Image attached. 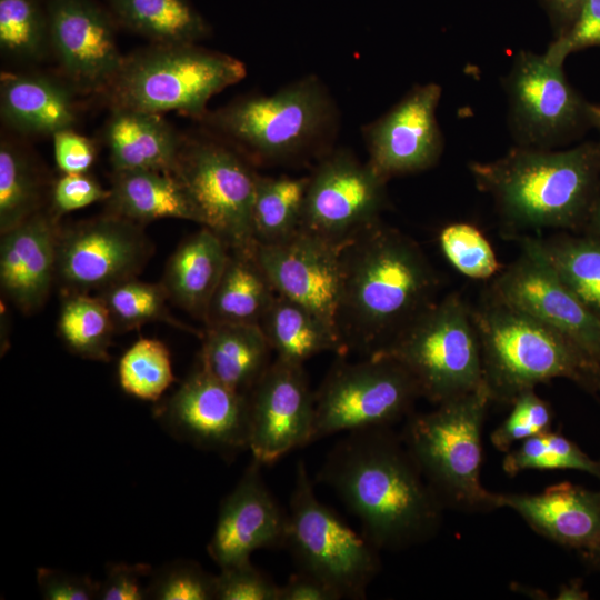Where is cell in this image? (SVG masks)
I'll list each match as a JSON object with an SVG mask.
<instances>
[{
  "mask_svg": "<svg viewBox=\"0 0 600 600\" xmlns=\"http://www.w3.org/2000/svg\"><path fill=\"white\" fill-rule=\"evenodd\" d=\"M318 480L332 488L378 549L430 540L444 507L390 427L347 432L328 452Z\"/></svg>",
  "mask_w": 600,
  "mask_h": 600,
  "instance_id": "cell-1",
  "label": "cell"
},
{
  "mask_svg": "<svg viewBox=\"0 0 600 600\" xmlns=\"http://www.w3.org/2000/svg\"><path fill=\"white\" fill-rule=\"evenodd\" d=\"M439 279L419 246L381 221L341 248L337 327L344 349L380 351L436 301Z\"/></svg>",
  "mask_w": 600,
  "mask_h": 600,
  "instance_id": "cell-2",
  "label": "cell"
},
{
  "mask_svg": "<svg viewBox=\"0 0 600 600\" xmlns=\"http://www.w3.org/2000/svg\"><path fill=\"white\" fill-rule=\"evenodd\" d=\"M469 170L492 199L506 234L576 232L584 229L600 184V140L560 150L514 146Z\"/></svg>",
  "mask_w": 600,
  "mask_h": 600,
  "instance_id": "cell-3",
  "label": "cell"
},
{
  "mask_svg": "<svg viewBox=\"0 0 600 600\" xmlns=\"http://www.w3.org/2000/svg\"><path fill=\"white\" fill-rule=\"evenodd\" d=\"M198 120L247 160L277 164L328 153L339 111L321 79L309 74L271 94H250L208 110Z\"/></svg>",
  "mask_w": 600,
  "mask_h": 600,
  "instance_id": "cell-4",
  "label": "cell"
},
{
  "mask_svg": "<svg viewBox=\"0 0 600 600\" xmlns=\"http://www.w3.org/2000/svg\"><path fill=\"white\" fill-rule=\"evenodd\" d=\"M471 316L491 402L511 404L521 392L556 378L599 392L600 366L553 328L490 290L471 307Z\"/></svg>",
  "mask_w": 600,
  "mask_h": 600,
  "instance_id": "cell-5",
  "label": "cell"
},
{
  "mask_svg": "<svg viewBox=\"0 0 600 600\" xmlns=\"http://www.w3.org/2000/svg\"><path fill=\"white\" fill-rule=\"evenodd\" d=\"M490 397L481 388L410 413L401 439L444 509L487 512L497 493L481 483L482 428Z\"/></svg>",
  "mask_w": 600,
  "mask_h": 600,
  "instance_id": "cell-6",
  "label": "cell"
},
{
  "mask_svg": "<svg viewBox=\"0 0 600 600\" xmlns=\"http://www.w3.org/2000/svg\"><path fill=\"white\" fill-rule=\"evenodd\" d=\"M246 76L242 61L198 43H152L124 57L101 93L111 108L179 111L199 119L213 96Z\"/></svg>",
  "mask_w": 600,
  "mask_h": 600,
  "instance_id": "cell-7",
  "label": "cell"
},
{
  "mask_svg": "<svg viewBox=\"0 0 600 600\" xmlns=\"http://www.w3.org/2000/svg\"><path fill=\"white\" fill-rule=\"evenodd\" d=\"M376 354L399 362L416 381L420 396L436 404L483 386L471 307L458 292L432 302Z\"/></svg>",
  "mask_w": 600,
  "mask_h": 600,
  "instance_id": "cell-8",
  "label": "cell"
},
{
  "mask_svg": "<svg viewBox=\"0 0 600 600\" xmlns=\"http://www.w3.org/2000/svg\"><path fill=\"white\" fill-rule=\"evenodd\" d=\"M286 546L299 571L333 588L342 599H363L380 571L378 550L316 496L298 461L290 497Z\"/></svg>",
  "mask_w": 600,
  "mask_h": 600,
  "instance_id": "cell-9",
  "label": "cell"
},
{
  "mask_svg": "<svg viewBox=\"0 0 600 600\" xmlns=\"http://www.w3.org/2000/svg\"><path fill=\"white\" fill-rule=\"evenodd\" d=\"M502 87L508 127L516 146L558 149L597 129L598 103L584 99L567 80L563 64L520 50Z\"/></svg>",
  "mask_w": 600,
  "mask_h": 600,
  "instance_id": "cell-10",
  "label": "cell"
},
{
  "mask_svg": "<svg viewBox=\"0 0 600 600\" xmlns=\"http://www.w3.org/2000/svg\"><path fill=\"white\" fill-rule=\"evenodd\" d=\"M419 397L411 374L389 357L376 354L356 363L338 361L314 392L310 444L342 431L390 427L410 414Z\"/></svg>",
  "mask_w": 600,
  "mask_h": 600,
  "instance_id": "cell-11",
  "label": "cell"
},
{
  "mask_svg": "<svg viewBox=\"0 0 600 600\" xmlns=\"http://www.w3.org/2000/svg\"><path fill=\"white\" fill-rule=\"evenodd\" d=\"M172 173L230 250L253 253L252 203L258 173L219 138H183Z\"/></svg>",
  "mask_w": 600,
  "mask_h": 600,
  "instance_id": "cell-12",
  "label": "cell"
},
{
  "mask_svg": "<svg viewBox=\"0 0 600 600\" xmlns=\"http://www.w3.org/2000/svg\"><path fill=\"white\" fill-rule=\"evenodd\" d=\"M387 182L351 152L330 150L309 174L300 230L343 246L380 221Z\"/></svg>",
  "mask_w": 600,
  "mask_h": 600,
  "instance_id": "cell-13",
  "label": "cell"
},
{
  "mask_svg": "<svg viewBox=\"0 0 600 600\" xmlns=\"http://www.w3.org/2000/svg\"><path fill=\"white\" fill-rule=\"evenodd\" d=\"M519 257L494 278L489 290L573 342L600 366V319L560 279L537 238L523 236Z\"/></svg>",
  "mask_w": 600,
  "mask_h": 600,
  "instance_id": "cell-14",
  "label": "cell"
},
{
  "mask_svg": "<svg viewBox=\"0 0 600 600\" xmlns=\"http://www.w3.org/2000/svg\"><path fill=\"white\" fill-rule=\"evenodd\" d=\"M150 253L138 223L107 212L60 230L57 280L66 293L100 292L136 277Z\"/></svg>",
  "mask_w": 600,
  "mask_h": 600,
  "instance_id": "cell-15",
  "label": "cell"
},
{
  "mask_svg": "<svg viewBox=\"0 0 600 600\" xmlns=\"http://www.w3.org/2000/svg\"><path fill=\"white\" fill-rule=\"evenodd\" d=\"M156 417L174 438L226 459L249 450L248 396L200 364L157 408Z\"/></svg>",
  "mask_w": 600,
  "mask_h": 600,
  "instance_id": "cell-16",
  "label": "cell"
},
{
  "mask_svg": "<svg viewBox=\"0 0 600 600\" xmlns=\"http://www.w3.org/2000/svg\"><path fill=\"white\" fill-rule=\"evenodd\" d=\"M249 450L262 466L310 444L314 392L303 364L276 358L248 393Z\"/></svg>",
  "mask_w": 600,
  "mask_h": 600,
  "instance_id": "cell-17",
  "label": "cell"
},
{
  "mask_svg": "<svg viewBox=\"0 0 600 600\" xmlns=\"http://www.w3.org/2000/svg\"><path fill=\"white\" fill-rule=\"evenodd\" d=\"M442 88L413 86L394 106L362 129L368 163L386 180L438 163L444 140L437 119Z\"/></svg>",
  "mask_w": 600,
  "mask_h": 600,
  "instance_id": "cell-18",
  "label": "cell"
},
{
  "mask_svg": "<svg viewBox=\"0 0 600 600\" xmlns=\"http://www.w3.org/2000/svg\"><path fill=\"white\" fill-rule=\"evenodd\" d=\"M54 53L67 82L102 92L124 57L116 41V21L97 0H44Z\"/></svg>",
  "mask_w": 600,
  "mask_h": 600,
  "instance_id": "cell-19",
  "label": "cell"
},
{
  "mask_svg": "<svg viewBox=\"0 0 600 600\" xmlns=\"http://www.w3.org/2000/svg\"><path fill=\"white\" fill-rule=\"evenodd\" d=\"M341 248L299 230L278 243H257L254 258L277 294L304 306L338 330Z\"/></svg>",
  "mask_w": 600,
  "mask_h": 600,
  "instance_id": "cell-20",
  "label": "cell"
},
{
  "mask_svg": "<svg viewBox=\"0 0 600 600\" xmlns=\"http://www.w3.org/2000/svg\"><path fill=\"white\" fill-rule=\"evenodd\" d=\"M261 467L252 459L220 504L207 548L220 569L250 561L259 549L286 546L288 513L266 486Z\"/></svg>",
  "mask_w": 600,
  "mask_h": 600,
  "instance_id": "cell-21",
  "label": "cell"
},
{
  "mask_svg": "<svg viewBox=\"0 0 600 600\" xmlns=\"http://www.w3.org/2000/svg\"><path fill=\"white\" fill-rule=\"evenodd\" d=\"M497 508L516 511L539 534L578 551L589 563L600 550V491L570 482L541 493H497Z\"/></svg>",
  "mask_w": 600,
  "mask_h": 600,
  "instance_id": "cell-22",
  "label": "cell"
},
{
  "mask_svg": "<svg viewBox=\"0 0 600 600\" xmlns=\"http://www.w3.org/2000/svg\"><path fill=\"white\" fill-rule=\"evenodd\" d=\"M60 230L51 212L38 211L1 233V290L24 313H33L44 304L57 280Z\"/></svg>",
  "mask_w": 600,
  "mask_h": 600,
  "instance_id": "cell-23",
  "label": "cell"
},
{
  "mask_svg": "<svg viewBox=\"0 0 600 600\" xmlns=\"http://www.w3.org/2000/svg\"><path fill=\"white\" fill-rule=\"evenodd\" d=\"M72 89L68 82L40 73H2L1 118L23 134L53 136L73 129L77 108Z\"/></svg>",
  "mask_w": 600,
  "mask_h": 600,
  "instance_id": "cell-24",
  "label": "cell"
},
{
  "mask_svg": "<svg viewBox=\"0 0 600 600\" xmlns=\"http://www.w3.org/2000/svg\"><path fill=\"white\" fill-rule=\"evenodd\" d=\"M182 139L161 113L139 109L111 108L104 127L113 171L172 172Z\"/></svg>",
  "mask_w": 600,
  "mask_h": 600,
  "instance_id": "cell-25",
  "label": "cell"
},
{
  "mask_svg": "<svg viewBox=\"0 0 600 600\" xmlns=\"http://www.w3.org/2000/svg\"><path fill=\"white\" fill-rule=\"evenodd\" d=\"M229 254L226 242L207 227L184 239L169 258L161 282L170 300L204 322Z\"/></svg>",
  "mask_w": 600,
  "mask_h": 600,
  "instance_id": "cell-26",
  "label": "cell"
},
{
  "mask_svg": "<svg viewBox=\"0 0 600 600\" xmlns=\"http://www.w3.org/2000/svg\"><path fill=\"white\" fill-rule=\"evenodd\" d=\"M109 190L108 212L138 224L167 218L203 223L187 189L172 172L113 171Z\"/></svg>",
  "mask_w": 600,
  "mask_h": 600,
  "instance_id": "cell-27",
  "label": "cell"
},
{
  "mask_svg": "<svg viewBox=\"0 0 600 600\" xmlns=\"http://www.w3.org/2000/svg\"><path fill=\"white\" fill-rule=\"evenodd\" d=\"M199 364L230 389L248 396L269 368L272 351L259 324L206 326Z\"/></svg>",
  "mask_w": 600,
  "mask_h": 600,
  "instance_id": "cell-28",
  "label": "cell"
},
{
  "mask_svg": "<svg viewBox=\"0 0 600 600\" xmlns=\"http://www.w3.org/2000/svg\"><path fill=\"white\" fill-rule=\"evenodd\" d=\"M259 326L277 357L289 362L303 364L326 351L346 352L336 328L304 306L279 294Z\"/></svg>",
  "mask_w": 600,
  "mask_h": 600,
  "instance_id": "cell-29",
  "label": "cell"
},
{
  "mask_svg": "<svg viewBox=\"0 0 600 600\" xmlns=\"http://www.w3.org/2000/svg\"><path fill=\"white\" fill-rule=\"evenodd\" d=\"M276 294L258 264L254 252L230 250L227 266L210 301L204 323L206 326L259 324Z\"/></svg>",
  "mask_w": 600,
  "mask_h": 600,
  "instance_id": "cell-30",
  "label": "cell"
},
{
  "mask_svg": "<svg viewBox=\"0 0 600 600\" xmlns=\"http://www.w3.org/2000/svg\"><path fill=\"white\" fill-rule=\"evenodd\" d=\"M114 21L152 43H198L210 27L190 0H106Z\"/></svg>",
  "mask_w": 600,
  "mask_h": 600,
  "instance_id": "cell-31",
  "label": "cell"
},
{
  "mask_svg": "<svg viewBox=\"0 0 600 600\" xmlns=\"http://www.w3.org/2000/svg\"><path fill=\"white\" fill-rule=\"evenodd\" d=\"M537 238L539 248L560 279L600 319V237L562 231Z\"/></svg>",
  "mask_w": 600,
  "mask_h": 600,
  "instance_id": "cell-32",
  "label": "cell"
},
{
  "mask_svg": "<svg viewBox=\"0 0 600 600\" xmlns=\"http://www.w3.org/2000/svg\"><path fill=\"white\" fill-rule=\"evenodd\" d=\"M309 176L258 174L252 203V230L257 243L284 241L301 229Z\"/></svg>",
  "mask_w": 600,
  "mask_h": 600,
  "instance_id": "cell-33",
  "label": "cell"
},
{
  "mask_svg": "<svg viewBox=\"0 0 600 600\" xmlns=\"http://www.w3.org/2000/svg\"><path fill=\"white\" fill-rule=\"evenodd\" d=\"M116 327L100 297L86 292L66 293L58 318V333L76 356L108 361Z\"/></svg>",
  "mask_w": 600,
  "mask_h": 600,
  "instance_id": "cell-34",
  "label": "cell"
},
{
  "mask_svg": "<svg viewBox=\"0 0 600 600\" xmlns=\"http://www.w3.org/2000/svg\"><path fill=\"white\" fill-rule=\"evenodd\" d=\"M41 182L30 157L10 140L0 143V232L40 211Z\"/></svg>",
  "mask_w": 600,
  "mask_h": 600,
  "instance_id": "cell-35",
  "label": "cell"
},
{
  "mask_svg": "<svg viewBox=\"0 0 600 600\" xmlns=\"http://www.w3.org/2000/svg\"><path fill=\"white\" fill-rule=\"evenodd\" d=\"M98 297L106 303L116 331H128L144 323L161 321L197 333L169 313L167 300L170 298L162 283H149L132 277L101 290Z\"/></svg>",
  "mask_w": 600,
  "mask_h": 600,
  "instance_id": "cell-36",
  "label": "cell"
},
{
  "mask_svg": "<svg viewBox=\"0 0 600 600\" xmlns=\"http://www.w3.org/2000/svg\"><path fill=\"white\" fill-rule=\"evenodd\" d=\"M0 49L16 60L34 62L51 51L42 0H0Z\"/></svg>",
  "mask_w": 600,
  "mask_h": 600,
  "instance_id": "cell-37",
  "label": "cell"
},
{
  "mask_svg": "<svg viewBox=\"0 0 600 600\" xmlns=\"http://www.w3.org/2000/svg\"><path fill=\"white\" fill-rule=\"evenodd\" d=\"M118 379L127 394L157 402L176 380L168 347L158 339L140 338L121 356Z\"/></svg>",
  "mask_w": 600,
  "mask_h": 600,
  "instance_id": "cell-38",
  "label": "cell"
},
{
  "mask_svg": "<svg viewBox=\"0 0 600 600\" xmlns=\"http://www.w3.org/2000/svg\"><path fill=\"white\" fill-rule=\"evenodd\" d=\"M502 468L516 476L526 470H578L600 480V461L591 459L578 444L560 433L546 431L528 438L507 452Z\"/></svg>",
  "mask_w": 600,
  "mask_h": 600,
  "instance_id": "cell-39",
  "label": "cell"
},
{
  "mask_svg": "<svg viewBox=\"0 0 600 600\" xmlns=\"http://www.w3.org/2000/svg\"><path fill=\"white\" fill-rule=\"evenodd\" d=\"M438 241L449 263L468 278L487 280L501 271L491 243L472 223L452 222L444 226Z\"/></svg>",
  "mask_w": 600,
  "mask_h": 600,
  "instance_id": "cell-40",
  "label": "cell"
},
{
  "mask_svg": "<svg viewBox=\"0 0 600 600\" xmlns=\"http://www.w3.org/2000/svg\"><path fill=\"white\" fill-rule=\"evenodd\" d=\"M217 576L191 560L170 562L151 573L148 599L212 600L216 599Z\"/></svg>",
  "mask_w": 600,
  "mask_h": 600,
  "instance_id": "cell-41",
  "label": "cell"
},
{
  "mask_svg": "<svg viewBox=\"0 0 600 600\" xmlns=\"http://www.w3.org/2000/svg\"><path fill=\"white\" fill-rule=\"evenodd\" d=\"M504 421L490 436L493 447L508 452L517 442L550 430L552 411L534 389L521 392Z\"/></svg>",
  "mask_w": 600,
  "mask_h": 600,
  "instance_id": "cell-42",
  "label": "cell"
},
{
  "mask_svg": "<svg viewBox=\"0 0 600 600\" xmlns=\"http://www.w3.org/2000/svg\"><path fill=\"white\" fill-rule=\"evenodd\" d=\"M217 600H278L279 586L251 561L220 569Z\"/></svg>",
  "mask_w": 600,
  "mask_h": 600,
  "instance_id": "cell-43",
  "label": "cell"
},
{
  "mask_svg": "<svg viewBox=\"0 0 600 600\" xmlns=\"http://www.w3.org/2000/svg\"><path fill=\"white\" fill-rule=\"evenodd\" d=\"M591 47H600V0H584L569 31L552 40L543 54L563 64L571 53Z\"/></svg>",
  "mask_w": 600,
  "mask_h": 600,
  "instance_id": "cell-44",
  "label": "cell"
},
{
  "mask_svg": "<svg viewBox=\"0 0 600 600\" xmlns=\"http://www.w3.org/2000/svg\"><path fill=\"white\" fill-rule=\"evenodd\" d=\"M110 190L86 173H63L53 184L50 212L60 216L98 201H107Z\"/></svg>",
  "mask_w": 600,
  "mask_h": 600,
  "instance_id": "cell-45",
  "label": "cell"
},
{
  "mask_svg": "<svg viewBox=\"0 0 600 600\" xmlns=\"http://www.w3.org/2000/svg\"><path fill=\"white\" fill-rule=\"evenodd\" d=\"M152 568L146 563H110L106 578L100 583L98 599L142 600L148 599V586L143 580L151 577Z\"/></svg>",
  "mask_w": 600,
  "mask_h": 600,
  "instance_id": "cell-46",
  "label": "cell"
},
{
  "mask_svg": "<svg viewBox=\"0 0 600 600\" xmlns=\"http://www.w3.org/2000/svg\"><path fill=\"white\" fill-rule=\"evenodd\" d=\"M37 581L42 598L47 600L98 599L100 583L88 576L39 568L37 570Z\"/></svg>",
  "mask_w": 600,
  "mask_h": 600,
  "instance_id": "cell-47",
  "label": "cell"
},
{
  "mask_svg": "<svg viewBox=\"0 0 600 600\" xmlns=\"http://www.w3.org/2000/svg\"><path fill=\"white\" fill-rule=\"evenodd\" d=\"M57 167L62 173H86L96 160L91 140L73 129L61 130L52 136Z\"/></svg>",
  "mask_w": 600,
  "mask_h": 600,
  "instance_id": "cell-48",
  "label": "cell"
},
{
  "mask_svg": "<svg viewBox=\"0 0 600 600\" xmlns=\"http://www.w3.org/2000/svg\"><path fill=\"white\" fill-rule=\"evenodd\" d=\"M341 596L322 580L297 571L283 586H279L278 600H339Z\"/></svg>",
  "mask_w": 600,
  "mask_h": 600,
  "instance_id": "cell-49",
  "label": "cell"
},
{
  "mask_svg": "<svg viewBox=\"0 0 600 600\" xmlns=\"http://www.w3.org/2000/svg\"><path fill=\"white\" fill-rule=\"evenodd\" d=\"M548 16L553 40L569 31L584 0H536Z\"/></svg>",
  "mask_w": 600,
  "mask_h": 600,
  "instance_id": "cell-50",
  "label": "cell"
},
{
  "mask_svg": "<svg viewBox=\"0 0 600 600\" xmlns=\"http://www.w3.org/2000/svg\"><path fill=\"white\" fill-rule=\"evenodd\" d=\"M583 231L597 234L600 237V184L592 202L589 217Z\"/></svg>",
  "mask_w": 600,
  "mask_h": 600,
  "instance_id": "cell-51",
  "label": "cell"
},
{
  "mask_svg": "<svg viewBox=\"0 0 600 600\" xmlns=\"http://www.w3.org/2000/svg\"><path fill=\"white\" fill-rule=\"evenodd\" d=\"M588 598V592L582 588L580 581H570L567 586H562L557 599L582 600Z\"/></svg>",
  "mask_w": 600,
  "mask_h": 600,
  "instance_id": "cell-52",
  "label": "cell"
},
{
  "mask_svg": "<svg viewBox=\"0 0 600 600\" xmlns=\"http://www.w3.org/2000/svg\"><path fill=\"white\" fill-rule=\"evenodd\" d=\"M592 567L600 570V550L597 552V554L592 558V560L589 562Z\"/></svg>",
  "mask_w": 600,
  "mask_h": 600,
  "instance_id": "cell-53",
  "label": "cell"
},
{
  "mask_svg": "<svg viewBox=\"0 0 600 600\" xmlns=\"http://www.w3.org/2000/svg\"><path fill=\"white\" fill-rule=\"evenodd\" d=\"M598 108H599V121H598V126H597V129L600 133V103H598Z\"/></svg>",
  "mask_w": 600,
  "mask_h": 600,
  "instance_id": "cell-54",
  "label": "cell"
},
{
  "mask_svg": "<svg viewBox=\"0 0 600 600\" xmlns=\"http://www.w3.org/2000/svg\"><path fill=\"white\" fill-rule=\"evenodd\" d=\"M599 392H600V390H599Z\"/></svg>",
  "mask_w": 600,
  "mask_h": 600,
  "instance_id": "cell-55",
  "label": "cell"
}]
</instances>
